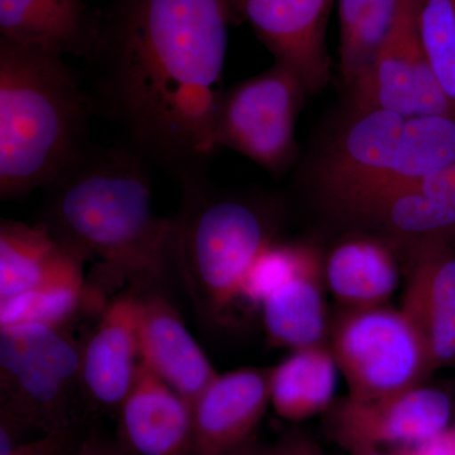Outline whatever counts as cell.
Listing matches in <instances>:
<instances>
[{"mask_svg":"<svg viewBox=\"0 0 455 455\" xmlns=\"http://www.w3.org/2000/svg\"><path fill=\"white\" fill-rule=\"evenodd\" d=\"M269 374L271 368L218 374L194 405L193 455H223L250 444L271 403Z\"/></svg>","mask_w":455,"mask_h":455,"instance_id":"14","label":"cell"},{"mask_svg":"<svg viewBox=\"0 0 455 455\" xmlns=\"http://www.w3.org/2000/svg\"><path fill=\"white\" fill-rule=\"evenodd\" d=\"M319 256L315 248L310 245L277 243L275 241L257 257L248 269L242 283L239 300L262 307L271 293L295 277Z\"/></svg>","mask_w":455,"mask_h":455,"instance_id":"26","label":"cell"},{"mask_svg":"<svg viewBox=\"0 0 455 455\" xmlns=\"http://www.w3.org/2000/svg\"><path fill=\"white\" fill-rule=\"evenodd\" d=\"M307 92L300 77L275 62L224 92L215 123L218 147H229L280 175L296 155L295 127Z\"/></svg>","mask_w":455,"mask_h":455,"instance_id":"8","label":"cell"},{"mask_svg":"<svg viewBox=\"0 0 455 455\" xmlns=\"http://www.w3.org/2000/svg\"><path fill=\"white\" fill-rule=\"evenodd\" d=\"M397 245L385 236L343 239L324 259V278L344 309L382 307L400 283Z\"/></svg>","mask_w":455,"mask_h":455,"instance_id":"19","label":"cell"},{"mask_svg":"<svg viewBox=\"0 0 455 455\" xmlns=\"http://www.w3.org/2000/svg\"><path fill=\"white\" fill-rule=\"evenodd\" d=\"M82 348L65 328H0V420L27 434L76 427Z\"/></svg>","mask_w":455,"mask_h":455,"instance_id":"6","label":"cell"},{"mask_svg":"<svg viewBox=\"0 0 455 455\" xmlns=\"http://www.w3.org/2000/svg\"><path fill=\"white\" fill-rule=\"evenodd\" d=\"M119 434L131 455H193L194 406L140 359L119 407Z\"/></svg>","mask_w":455,"mask_h":455,"instance_id":"16","label":"cell"},{"mask_svg":"<svg viewBox=\"0 0 455 455\" xmlns=\"http://www.w3.org/2000/svg\"><path fill=\"white\" fill-rule=\"evenodd\" d=\"M337 361L326 343L293 350L269 374L271 405L280 418L301 421L329 409L337 385Z\"/></svg>","mask_w":455,"mask_h":455,"instance_id":"22","label":"cell"},{"mask_svg":"<svg viewBox=\"0 0 455 455\" xmlns=\"http://www.w3.org/2000/svg\"><path fill=\"white\" fill-rule=\"evenodd\" d=\"M414 4L425 55L455 107V0H414Z\"/></svg>","mask_w":455,"mask_h":455,"instance_id":"25","label":"cell"},{"mask_svg":"<svg viewBox=\"0 0 455 455\" xmlns=\"http://www.w3.org/2000/svg\"><path fill=\"white\" fill-rule=\"evenodd\" d=\"M230 25L251 26L275 62L295 71L307 94L331 76L326 26L334 0H224Z\"/></svg>","mask_w":455,"mask_h":455,"instance_id":"10","label":"cell"},{"mask_svg":"<svg viewBox=\"0 0 455 455\" xmlns=\"http://www.w3.org/2000/svg\"><path fill=\"white\" fill-rule=\"evenodd\" d=\"M394 455H455V431L447 429L424 442L403 445Z\"/></svg>","mask_w":455,"mask_h":455,"instance_id":"28","label":"cell"},{"mask_svg":"<svg viewBox=\"0 0 455 455\" xmlns=\"http://www.w3.org/2000/svg\"><path fill=\"white\" fill-rule=\"evenodd\" d=\"M107 302L90 286L88 278L53 283L0 300V328L20 324L65 328L83 309H103Z\"/></svg>","mask_w":455,"mask_h":455,"instance_id":"24","label":"cell"},{"mask_svg":"<svg viewBox=\"0 0 455 455\" xmlns=\"http://www.w3.org/2000/svg\"><path fill=\"white\" fill-rule=\"evenodd\" d=\"M176 215V272L197 316L218 322L239 300L254 260L275 242L272 209L245 197L224 196L204 175L180 181Z\"/></svg>","mask_w":455,"mask_h":455,"instance_id":"5","label":"cell"},{"mask_svg":"<svg viewBox=\"0 0 455 455\" xmlns=\"http://www.w3.org/2000/svg\"><path fill=\"white\" fill-rule=\"evenodd\" d=\"M140 292L108 301L97 328L82 348L84 398L98 409L119 410L130 394L140 362Z\"/></svg>","mask_w":455,"mask_h":455,"instance_id":"13","label":"cell"},{"mask_svg":"<svg viewBox=\"0 0 455 455\" xmlns=\"http://www.w3.org/2000/svg\"><path fill=\"white\" fill-rule=\"evenodd\" d=\"M83 440L76 427L42 434L35 439H27L9 455H68L79 447Z\"/></svg>","mask_w":455,"mask_h":455,"instance_id":"27","label":"cell"},{"mask_svg":"<svg viewBox=\"0 0 455 455\" xmlns=\"http://www.w3.org/2000/svg\"><path fill=\"white\" fill-rule=\"evenodd\" d=\"M265 455H325L319 445L302 433H290L275 447L265 449Z\"/></svg>","mask_w":455,"mask_h":455,"instance_id":"29","label":"cell"},{"mask_svg":"<svg viewBox=\"0 0 455 455\" xmlns=\"http://www.w3.org/2000/svg\"><path fill=\"white\" fill-rule=\"evenodd\" d=\"M396 245L406 276L401 310L423 339L430 372L455 367V247L431 238Z\"/></svg>","mask_w":455,"mask_h":455,"instance_id":"12","label":"cell"},{"mask_svg":"<svg viewBox=\"0 0 455 455\" xmlns=\"http://www.w3.org/2000/svg\"><path fill=\"white\" fill-rule=\"evenodd\" d=\"M453 403L439 388L416 386L372 401L347 397L329 416L334 440L353 455L377 451L379 445H409L448 429Z\"/></svg>","mask_w":455,"mask_h":455,"instance_id":"11","label":"cell"},{"mask_svg":"<svg viewBox=\"0 0 455 455\" xmlns=\"http://www.w3.org/2000/svg\"><path fill=\"white\" fill-rule=\"evenodd\" d=\"M139 292L140 359L194 406L218 373L163 290Z\"/></svg>","mask_w":455,"mask_h":455,"instance_id":"17","label":"cell"},{"mask_svg":"<svg viewBox=\"0 0 455 455\" xmlns=\"http://www.w3.org/2000/svg\"><path fill=\"white\" fill-rule=\"evenodd\" d=\"M406 0H338L339 70L347 89L370 70L394 32Z\"/></svg>","mask_w":455,"mask_h":455,"instance_id":"23","label":"cell"},{"mask_svg":"<svg viewBox=\"0 0 455 455\" xmlns=\"http://www.w3.org/2000/svg\"><path fill=\"white\" fill-rule=\"evenodd\" d=\"M68 455H131L124 449L112 447L97 439L83 440L79 447Z\"/></svg>","mask_w":455,"mask_h":455,"instance_id":"30","label":"cell"},{"mask_svg":"<svg viewBox=\"0 0 455 455\" xmlns=\"http://www.w3.org/2000/svg\"><path fill=\"white\" fill-rule=\"evenodd\" d=\"M349 90L353 112L455 116V107L440 88L425 55L414 0H406L394 32L370 70Z\"/></svg>","mask_w":455,"mask_h":455,"instance_id":"9","label":"cell"},{"mask_svg":"<svg viewBox=\"0 0 455 455\" xmlns=\"http://www.w3.org/2000/svg\"><path fill=\"white\" fill-rule=\"evenodd\" d=\"M84 266L44 224L0 223V300L84 278Z\"/></svg>","mask_w":455,"mask_h":455,"instance_id":"20","label":"cell"},{"mask_svg":"<svg viewBox=\"0 0 455 455\" xmlns=\"http://www.w3.org/2000/svg\"><path fill=\"white\" fill-rule=\"evenodd\" d=\"M143 158L88 149L46 187L41 223L68 252L92 263L88 283L106 296L127 286L163 290L176 274L175 218L156 214Z\"/></svg>","mask_w":455,"mask_h":455,"instance_id":"2","label":"cell"},{"mask_svg":"<svg viewBox=\"0 0 455 455\" xmlns=\"http://www.w3.org/2000/svg\"><path fill=\"white\" fill-rule=\"evenodd\" d=\"M229 25L224 0H134L92 59L134 152L179 181L204 175L218 148Z\"/></svg>","mask_w":455,"mask_h":455,"instance_id":"1","label":"cell"},{"mask_svg":"<svg viewBox=\"0 0 455 455\" xmlns=\"http://www.w3.org/2000/svg\"><path fill=\"white\" fill-rule=\"evenodd\" d=\"M455 163V116L353 112L314 167L329 211L348 220L390 193Z\"/></svg>","mask_w":455,"mask_h":455,"instance_id":"4","label":"cell"},{"mask_svg":"<svg viewBox=\"0 0 455 455\" xmlns=\"http://www.w3.org/2000/svg\"><path fill=\"white\" fill-rule=\"evenodd\" d=\"M92 103L64 56L0 40V197L49 187L89 147Z\"/></svg>","mask_w":455,"mask_h":455,"instance_id":"3","label":"cell"},{"mask_svg":"<svg viewBox=\"0 0 455 455\" xmlns=\"http://www.w3.org/2000/svg\"><path fill=\"white\" fill-rule=\"evenodd\" d=\"M223 455H265V449L254 448L250 443V444L244 445V447Z\"/></svg>","mask_w":455,"mask_h":455,"instance_id":"31","label":"cell"},{"mask_svg":"<svg viewBox=\"0 0 455 455\" xmlns=\"http://www.w3.org/2000/svg\"><path fill=\"white\" fill-rule=\"evenodd\" d=\"M347 220L396 244L431 238L455 247V163L395 188Z\"/></svg>","mask_w":455,"mask_h":455,"instance_id":"15","label":"cell"},{"mask_svg":"<svg viewBox=\"0 0 455 455\" xmlns=\"http://www.w3.org/2000/svg\"><path fill=\"white\" fill-rule=\"evenodd\" d=\"M101 31L82 0H0V40L92 60Z\"/></svg>","mask_w":455,"mask_h":455,"instance_id":"18","label":"cell"},{"mask_svg":"<svg viewBox=\"0 0 455 455\" xmlns=\"http://www.w3.org/2000/svg\"><path fill=\"white\" fill-rule=\"evenodd\" d=\"M355 455H388V454L379 453V451H363V453H359V454H355ZM392 455H394V454H392Z\"/></svg>","mask_w":455,"mask_h":455,"instance_id":"32","label":"cell"},{"mask_svg":"<svg viewBox=\"0 0 455 455\" xmlns=\"http://www.w3.org/2000/svg\"><path fill=\"white\" fill-rule=\"evenodd\" d=\"M331 333V348L352 400L391 396L423 385L431 374L423 339L403 310L346 309Z\"/></svg>","mask_w":455,"mask_h":455,"instance_id":"7","label":"cell"},{"mask_svg":"<svg viewBox=\"0 0 455 455\" xmlns=\"http://www.w3.org/2000/svg\"><path fill=\"white\" fill-rule=\"evenodd\" d=\"M324 260L317 257L263 302L269 343L293 350L325 343Z\"/></svg>","mask_w":455,"mask_h":455,"instance_id":"21","label":"cell"}]
</instances>
